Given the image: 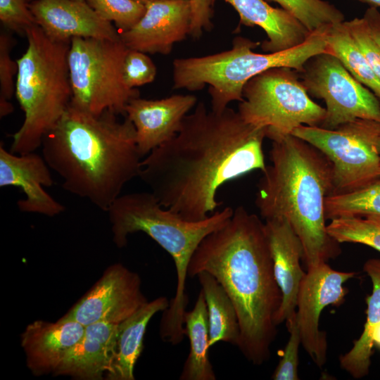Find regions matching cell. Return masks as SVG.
<instances>
[{
    "label": "cell",
    "instance_id": "obj_36",
    "mask_svg": "<svg viewBox=\"0 0 380 380\" xmlns=\"http://www.w3.org/2000/svg\"><path fill=\"white\" fill-rule=\"evenodd\" d=\"M192 8V19L189 35L199 39L203 31H210L213 27L214 0H190Z\"/></svg>",
    "mask_w": 380,
    "mask_h": 380
},
{
    "label": "cell",
    "instance_id": "obj_9",
    "mask_svg": "<svg viewBox=\"0 0 380 380\" xmlns=\"http://www.w3.org/2000/svg\"><path fill=\"white\" fill-rule=\"evenodd\" d=\"M128 51L120 38H72L68 58L71 103L94 115L107 110L125 115L127 104L139 95L124 81L123 64Z\"/></svg>",
    "mask_w": 380,
    "mask_h": 380
},
{
    "label": "cell",
    "instance_id": "obj_26",
    "mask_svg": "<svg viewBox=\"0 0 380 380\" xmlns=\"http://www.w3.org/2000/svg\"><path fill=\"white\" fill-rule=\"evenodd\" d=\"M327 43V53L336 56L347 70L372 91L380 101V80L350 34L345 20L328 26Z\"/></svg>",
    "mask_w": 380,
    "mask_h": 380
},
{
    "label": "cell",
    "instance_id": "obj_1",
    "mask_svg": "<svg viewBox=\"0 0 380 380\" xmlns=\"http://www.w3.org/2000/svg\"><path fill=\"white\" fill-rule=\"evenodd\" d=\"M265 129L246 123L238 111L208 110L199 102L177 134L142 160L139 177L162 206L188 221L214 213L226 183L266 167Z\"/></svg>",
    "mask_w": 380,
    "mask_h": 380
},
{
    "label": "cell",
    "instance_id": "obj_31",
    "mask_svg": "<svg viewBox=\"0 0 380 380\" xmlns=\"http://www.w3.org/2000/svg\"><path fill=\"white\" fill-rule=\"evenodd\" d=\"M13 39L10 34H0V117L4 118L13 111L10 102L15 91V81L18 72L17 61H13L11 51Z\"/></svg>",
    "mask_w": 380,
    "mask_h": 380
},
{
    "label": "cell",
    "instance_id": "obj_20",
    "mask_svg": "<svg viewBox=\"0 0 380 380\" xmlns=\"http://www.w3.org/2000/svg\"><path fill=\"white\" fill-rule=\"evenodd\" d=\"M118 324L99 322L86 326L83 336L67 354L53 374L82 380L104 379L113 357Z\"/></svg>",
    "mask_w": 380,
    "mask_h": 380
},
{
    "label": "cell",
    "instance_id": "obj_32",
    "mask_svg": "<svg viewBox=\"0 0 380 380\" xmlns=\"http://www.w3.org/2000/svg\"><path fill=\"white\" fill-rule=\"evenodd\" d=\"M156 72V65L146 53L129 49L123 64V78L129 88L135 89L152 82Z\"/></svg>",
    "mask_w": 380,
    "mask_h": 380
},
{
    "label": "cell",
    "instance_id": "obj_43",
    "mask_svg": "<svg viewBox=\"0 0 380 380\" xmlns=\"http://www.w3.org/2000/svg\"><path fill=\"white\" fill-rule=\"evenodd\" d=\"M75 1H86V0H75Z\"/></svg>",
    "mask_w": 380,
    "mask_h": 380
},
{
    "label": "cell",
    "instance_id": "obj_42",
    "mask_svg": "<svg viewBox=\"0 0 380 380\" xmlns=\"http://www.w3.org/2000/svg\"><path fill=\"white\" fill-rule=\"evenodd\" d=\"M137 1H139L141 4H147L148 3H151V2H153V1H158V0H135Z\"/></svg>",
    "mask_w": 380,
    "mask_h": 380
},
{
    "label": "cell",
    "instance_id": "obj_35",
    "mask_svg": "<svg viewBox=\"0 0 380 380\" xmlns=\"http://www.w3.org/2000/svg\"><path fill=\"white\" fill-rule=\"evenodd\" d=\"M350 34L358 45L367 62L380 80V46L369 32L365 19L354 18L345 20Z\"/></svg>",
    "mask_w": 380,
    "mask_h": 380
},
{
    "label": "cell",
    "instance_id": "obj_4",
    "mask_svg": "<svg viewBox=\"0 0 380 380\" xmlns=\"http://www.w3.org/2000/svg\"><path fill=\"white\" fill-rule=\"evenodd\" d=\"M271 163L262 171L255 205L265 220H286L299 238L307 270L341 253L327 232L326 198L333 191L329 159L307 141L289 134L272 141Z\"/></svg>",
    "mask_w": 380,
    "mask_h": 380
},
{
    "label": "cell",
    "instance_id": "obj_34",
    "mask_svg": "<svg viewBox=\"0 0 380 380\" xmlns=\"http://www.w3.org/2000/svg\"><path fill=\"white\" fill-rule=\"evenodd\" d=\"M33 0H0V21L8 30L20 34L37 25L30 6Z\"/></svg>",
    "mask_w": 380,
    "mask_h": 380
},
{
    "label": "cell",
    "instance_id": "obj_6",
    "mask_svg": "<svg viewBox=\"0 0 380 380\" xmlns=\"http://www.w3.org/2000/svg\"><path fill=\"white\" fill-rule=\"evenodd\" d=\"M25 35L27 47L17 60L15 91L24 120L12 135L10 151L15 154L41 147L72 97L68 60L70 41L53 39L37 25Z\"/></svg>",
    "mask_w": 380,
    "mask_h": 380
},
{
    "label": "cell",
    "instance_id": "obj_29",
    "mask_svg": "<svg viewBox=\"0 0 380 380\" xmlns=\"http://www.w3.org/2000/svg\"><path fill=\"white\" fill-rule=\"evenodd\" d=\"M328 234L338 243H361L380 252V229L361 217L346 216L331 220Z\"/></svg>",
    "mask_w": 380,
    "mask_h": 380
},
{
    "label": "cell",
    "instance_id": "obj_13",
    "mask_svg": "<svg viewBox=\"0 0 380 380\" xmlns=\"http://www.w3.org/2000/svg\"><path fill=\"white\" fill-rule=\"evenodd\" d=\"M147 301L139 275L115 263L64 316L85 327L99 322L119 324Z\"/></svg>",
    "mask_w": 380,
    "mask_h": 380
},
{
    "label": "cell",
    "instance_id": "obj_11",
    "mask_svg": "<svg viewBox=\"0 0 380 380\" xmlns=\"http://www.w3.org/2000/svg\"><path fill=\"white\" fill-rule=\"evenodd\" d=\"M299 73L308 94L325 102L326 115L319 127L334 129L357 119L380 122L378 98L334 55L312 57Z\"/></svg>",
    "mask_w": 380,
    "mask_h": 380
},
{
    "label": "cell",
    "instance_id": "obj_38",
    "mask_svg": "<svg viewBox=\"0 0 380 380\" xmlns=\"http://www.w3.org/2000/svg\"><path fill=\"white\" fill-rule=\"evenodd\" d=\"M373 344L380 349V324L373 333Z\"/></svg>",
    "mask_w": 380,
    "mask_h": 380
},
{
    "label": "cell",
    "instance_id": "obj_30",
    "mask_svg": "<svg viewBox=\"0 0 380 380\" xmlns=\"http://www.w3.org/2000/svg\"><path fill=\"white\" fill-rule=\"evenodd\" d=\"M104 20L121 30L134 27L143 17L146 6L135 0H86Z\"/></svg>",
    "mask_w": 380,
    "mask_h": 380
},
{
    "label": "cell",
    "instance_id": "obj_24",
    "mask_svg": "<svg viewBox=\"0 0 380 380\" xmlns=\"http://www.w3.org/2000/svg\"><path fill=\"white\" fill-rule=\"evenodd\" d=\"M186 335L190 350L184 364L181 380H215L216 376L209 360V324L203 291L198 293L193 309L184 314Z\"/></svg>",
    "mask_w": 380,
    "mask_h": 380
},
{
    "label": "cell",
    "instance_id": "obj_3",
    "mask_svg": "<svg viewBox=\"0 0 380 380\" xmlns=\"http://www.w3.org/2000/svg\"><path fill=\"white\" fill-rule=\"evenodd\" d=\"M118 115H94L70 103L41 145L63 188L106 212L142 167L134 126Z\"/></svg>",
    "mask_w": 380,
    "mask_h": 380
},
{
    "label": "cell",
    "instance_id": "obj_27",
    "mask_svg": "<svg viewBox=\"0 0 380 380\" xmlns=\"http://www.w3.org/2000/svg\"><path fill=\"white\" fill-rule=\"evenodd\" d=\"M369 215H380V177L355 191L326 198V219Z\"/></svg>",
    "mask_w": 380,
    "mask_h": 380
},
{
    "label": "cell",
    "instance_id": "obj_39",
    "mask_svg": "<svg viewBox=\"0 0 380 380\" xmlns=\"http://www.w3.org/2000/svg\"><path fill=\"white\" fill-rule=\"evenodd\" d=\"M380 229V215H369L365 217Z\"/></svg>",
    "mask_w": 380,
    "mask_h": 380
},
{
    "label": "cell",
    "instance_id": "obj_41",
    "mask_svg": "<svg viewBox=\"0 0 380 380\" xmlns=\"http://www.w3.org/2000/svg\"><path fill=\"white\" fill-rule=\"evenodd\" d=\"M376 149L379 153V155L380 156V134L376 139Z\"/></svg>",
    "mask_w": 380,
    "mask_h": 380
},
{
    "label": "cell",
    "instance_id": "obj_25",
    "mask_svg": "<svg viewBox=\"0 0 380 380\" xmlns=\"http://www.w3.org/2000/svg\"><path fill=\"white\" fill-rule=\"evenodd\" d=\"M196 277L203 292L208 315L209 346L220 341L238 346L240 329L237 313L222 286L210 273L201 272Z\"/></svg>",
    "mask_w": 380,
    "mask_h": 380
},
{
    "label": "cell",
    "instance_id": "obj_21",
    "mask_svg": "<svg viewBox=\"0 0 380 380\" xmlns=\"http://www.w3.org/2000/svg\"><path fill=\"white\" fill-rule=\"evenodd\" d=\"M239 15V25L262 28L267 39L261 43L263 51L279 52L303 43L310 32L291 13L274 8L265 0H224Z\"/></svg>",
    "mask_w": 380,
    "mask_h": 380
},
{
    "label": "cell",
    "instance_id": "obj_17",
    "mask_svg": "<svg viewBox=\"0 0 380 380\" xmlns=\"http://www.w3.org/2000/svg\"><path fill=\"white\" fill-rule=\"evenodd\" d=\"M30 8L37 25L55 40L120 38L116 27L102 18L86 1L33 0Z\"/></svg>",
    "mask_w": 380,
    "mask_h": 380
},
{
    "label": "cell",
    "instance_id": "obj_15",
    "mask_svg": "<svg viewBox=\"0 0 380 380\" xmlns=\"http://www.w3.org/2000/svg\"><path fill=\"white\" fill-rule=\"evenodd\" d=\"M196 103L197 98L193 94H175L160 99L139 96L131 99L125 107V115L134 126L141 156L148 155L172 139Z\"/></svg>",
    "mask_w": 380,
    "mask_h": 380
},
{
    "label": "cell",
    "instance_id": "obj_37",
    "mask_svg": "<svg viewBox=\"0 0 380 380\" xmlns=\"http://www.w3.org/2000/svg\"><path fill=\"white\" fill-rule=\"evenodd\" d=\"M362 17L367 23L370 34L380 46V11L378 8L370 6Z\"/></svg>",
    "mask_w": 380,
    "mask_h": 380
},
{
    "label": "cell",
    "instance_id": "obj_7",
    "mask_svg": "<svg viewBox=\"0 0 380 380\" xmlns=\"http://www.w3.org/2000/svg\"><path fill=\"white\" fill-rule=\"evenodd\" d=\"M324 25L310 32L291 49L268 53L253 50L260 44L236 37L230 49L200 57L176 58L172 63L173 89L198 91L208 86L211 109L221 112L232 101L243 100V89L252 77L273 68L286 67L298 72L313 56L327 53Z\"/></svg>",
    "mask_w": 380,
    "mask_h": 380
},
{
    "label": "cell",
    "instance_id": "obj_22",
    "mask_svg": "<svg viewBox=\"0 0 380 380\" xmlns=\"http://www.w3.org/2000/svg\"><path fill=\"white\" fill-rule=\"evenodd\" d=\"M170 305L166 297L147 301L129 317L118 324L113 357L108 380H134V367L144 348V338L151 319Z\"/></svg>",
    "mask_w": 380,
    "mask_h": 380
},
{
    "label": "cell",
    "instance_id": "obj_12",
    "mask_svg": "<svg viewBox=\"0 0 380 380\" xmlns=\"http://www.w3.org/2000/svg\"><path fill=\"white\" fill-rule=\"evenodd\" d=\"M356 274L340 272L327 262L309 268L301 281L296 303V318L301 345L319 368L327 362L326 333L319 329L322 311L328 305L343 303L347 290L343 284Z\"/></svg>",
    "mask_w": 380,
    "mask_h": 380
},
{
    "label": "cell",
    "instance_id": "obj_14",
    "mask_svg": "<svg viewBox=\"0 0 380 380\" xmlns=\"http://www.w3.org/2000/svg\"><path fill=\"white\" fill-rule=\"evenodd\" d=\"M145 6L143 17L131 29L120 32V39L129 49L167 55L190 33L191 1L158 0Z\"/></svg>",
    "mask_w": 380,
    "mask_h": 380
},
{
    "label": "cell",
    "instance_id": "obj_40",
    "mask_svg": "<svg viewBox=\"0 0 380 380\" xmlns=\"http://www.w3.org/2000/svg\"><path fill=\"white\" fill-rule=\"evenodd\" d=\"M358 1L370 5V6L380 8V0H358Z\"/></svg>",
    "mask_w": 380,
    "mask_h": 380
},
{
    "label": "cell",
    "instance_id": "obj_16",
    "mask_svg": "<svg viewBox=\"0 0 380 380\" xmlns=\"http://www.w3.org/2000/svg\"><path fill=\"white\" fill-rule=\"evenodd\" d=\"M51 168L42 156L34 152L15 154L0 144V186L20 188L25 198L17 201L21 212L54 217L65 206L48 194L44 187L52 186Z\"/></svg>",
    "mask_w": 380,
    "mask_h": 380
},
{
    "label": "cell",
    "instance_id": "obj_18",
    "mask_svg": "<svg viewBox=\"0 0 380 380\" xmlns=\"http://www.w3.org/2000/svg\"><path fill=\"white\" fill-rule=\"evenodd\" d=\"M265 231L273 262L274 273L282 294L275 316V324L288 321L296 312L297 297L305 272L301 242L289 222L284 219L265 221Z\"/></svg>",
    "mask_w": 380,
    "mask_h": 380
},
{
    "label": "cell",
    "instance_id": "obj_10",
    "mask_svg": "<svg viewBox=\"0 0 380 380\" xmlns=\"http://www.w3.org/2000/svg\"><path fill=\"white\" fill-rule=\"evenodd\" d=\"M380 122L357 119L329 129L300 125L291 134L320 151L333 168L331 194L362 188L380 177V156L376 141Z\"/></svg>",
    "mask_w": 380,
    "mask_h": 380
},
{
    "label": "cell",
    "instance_id": "obj_2",
    "mask_svg": "<svg viewBox=\"0 0 380 380\" xmlns=\"http://www.w3.org/2000/svg\"><path fill=\"white\" fill-rule=\"evenodd\" d=\"M212 274L232 300L239 319L237 347L251 363L269 360L282 294L277 282L265 222L243 206L207 235L195 250L188 277Z\"/></svg>",
    "mask_w": 380,
    "mask_h": 380
},
{
    "label": "cell",
    "instance_id": "obj_19",
    "mask_svg": "<svg viewBox=\"0 0 380 380\" xmlns=\"http://www.w3.org/2000/svg\"><path fill=\"white\" fill-rule=\"evenodd\" d=\"M84 331L85 326L65 316L56 322L30 323L20 336L27 367L36 376L53 374Z\"/></svg>",
    "mask_w": 380,
    "mask_h": 380
},
{
    "label": "cell",
    "instance_id": "obj_5",
    "mask_svg": "<svg viewBox=\"0 0 380 380\" xmlns=\"http://www.w3.org/2000/svg\"><path fill=\"white\" fill-rule=\"evenodd\" d=\"M233 213L234 209L227 206L204 220L188 221L162 206L151 191L120 195L107 210L113 241L118 248L127 245L129 235L141 232L153 239L174 260L177 286L160 320L159 331L163 337L171 341L184 338L189 262L201 241L224 225Z\"/></svg>",
    "mask_w": 380,
    "mask_h": 380
},
{
    "label": "cell",
    "instance_id": "obj_33",
    "mask_svg": "<svg viewBox=\"0 0 380 380\" xmlns=\"http://www.w3.org/2000/svg\"><path fill=\"white\" fill-rule=\"evenodd\" d=\"M295 312L286 322L290 334L289 339L285 347L283 356L273 374L274 380H298V351L301 344L300 331L296 323Z\"/></svg>",
    "mask_w": 380,
    "mask_h": 380
},
{
    "label": "cell",
    "instance_id": "obj_23",
    "mask_svg": "<svg viewBox=\"0 0 380 380\" xmlns=\"http://www.w3.org/2000/svg\"><path fill=\"white\" fill-rule=\"evenodd\" d=\"M363 269L372 283V293L366 298V322L360 338L339 358L341 368L355 379H361L369 373L373 354V333L380 324V258L369 259Z\"/></svg>",
    "mask_w": 380,
    "mask_h": 380
},
{
    "label": "cell",
    "instance_id": "obj_28",
    "mask_svg": "<svg viewBox=\"0 0 380 380\" xmlns=\"http://www.w3.org/2000/svg\"><path fill=\"white\" fill-rule=\"evenodd\" d=\"M275 2L295 16L312 32L319 27L343 22L344 14L334 4L324 0H265Z\"/></svg>",
    "mask_w": 380,
    "mask_h": 380
},
{
    "label": "cell",
    "instance_id": "obj_8",
    "mask_svg": "<svg viewBox=\"0 0 380 380\" xmlns=\"http://www.w3.org/2000/svg\"><path fill=\"white\" fill-rule=\"evenodd\" d=\"M238 113L248 124L279 139L300 125L320 126L326 109L309 96L296 70L273 68L250 79L243 89Z\"/></svg>",
    "mask_w": 380,
    "mask_h": 380
}]
</instances>
